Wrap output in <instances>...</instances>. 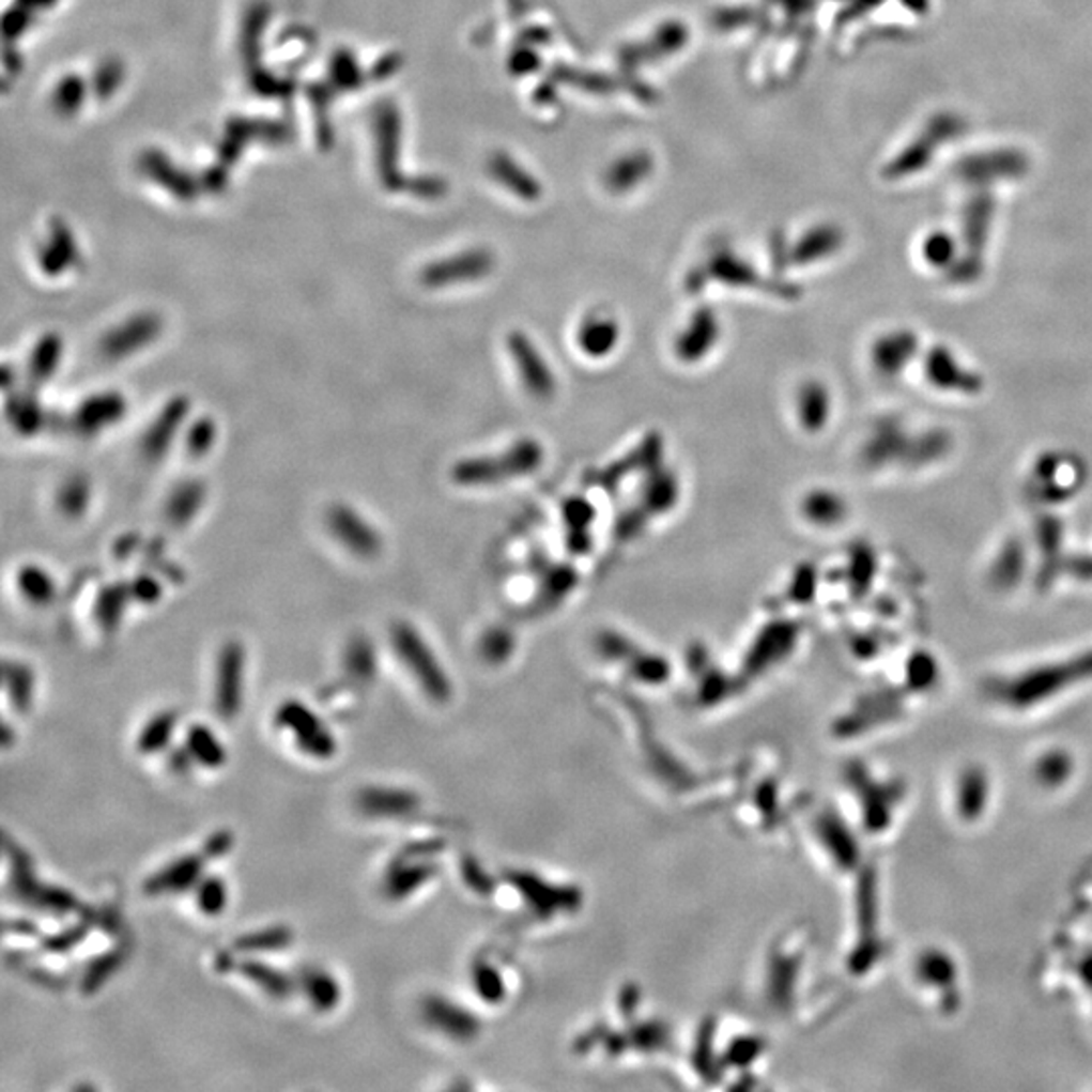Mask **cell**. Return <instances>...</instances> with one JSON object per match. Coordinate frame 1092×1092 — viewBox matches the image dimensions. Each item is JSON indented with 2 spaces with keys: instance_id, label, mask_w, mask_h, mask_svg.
Listing matches in <instances>:
<instances>
[{
  "instance_id": "obj_39",
  "label": "cell",
  "mask_w": 1092,
  "mask_h": 1092,
  "mask_svg": "<svg viewBox=\"0 0 1092 1092\" xmlns=\"http://www.w3.org/2000/svg\"><path fill=\"white\" fill-rule=\"evenodd\" d=\"M567 510V508H565ZM593 519V508L587 502H571L569 504V510H567V520L573 524L574 528L583 530L587 528V522Z\"/></svg>"
},
{
  "instance_id": "obj_35",
  "label": "cell",
  "mask_w": 1092,
  "mask_h": 1092,
  "mask_svg": "<svg viewBox=\"0 0 1092 1092\" xmlns=\"http://www.w3.org/2000/svg\"><path fill=\"white\" fill-rule=\"evenodd\" d=\"M217 437V426L213 419H199L186 435V449L190 456H204L213 449Z\"/></svg>"
},
{
  "instance_id": "obj_16",
  "label": "cell",
  "mask_w": 1092,
  "mask_h": 1092,
  "mask_svg": "<svg viewBox=\"0 0 1092 1092\" xmlns=\"http://www.w3.org/2000/svg\"><path fill=\"white\" fill-rule=\"evenodd\" d=\"M576 347L589 358H607L617 351L621 340V328L615 318L610 316H589L576 328Z\"/></svg>"
},
{
  "instance_id": "obj_21",
  "label": "cell",
  "mask_w": 1092,
  "mask_h": 1092,
  "mask_svg": "<svg viewBox=\"0 0 1092 1092\" xmlns=\"http://www.w3.org/2000/svg\"><path fill=\"white\" fill-rule=\"evenodd\" d=\"M4 692L13 708L25 714L35 701V672L19 660L4 662Z\"/></svg>"
},
{
  "instance_id": "obj_29",
  "label": "cell",
  "mask_w": 1092,
  "mask_h": 1092,
  "mask_svg": "<svg viewBox=\"0 0 1092 1092\" xmlns=\"http://www.w3.org/2000/svg\"><path fill=\"white\" fill-rule=\"evenodd\" d=\"M92 502V486L83 476H74L59 488L57 508L67 519H79L86 514Z\"/></svg>"
},
{
  "instance_id": "obj_31",
  "label": "cell",
  "mask_w": 1092,
  "mask_h": 1092,
  "mask_svg": "<svg viewBox=\"0 0 1092 1092\" xmlns=\"http://www.w3.org/2000/svg\"><path fill=\"white\" fill-rule=\"evenodd\" d=\"M9 417L17 431L25 435H33L41 429L45 413L39 405L37 397L25 395V397H15L13 405L9 407Z\"/></svg>"
},
{
  "instance_id": "obj_38",
  "label": "cell",
  "mask_w": 1092,
  "mask_h": 1092,
  "mask_svg": "<svg viewBox=\"0 0 1092 1092\" xmlns=\"http://www.w3.org/2000/svg\"><path fill=\"white\" fill-rule=\"evenodd\" d=\"M233 846V833L222 830V832L213 833L206 842H204L203 852L209 860H217L225 853H229Z\"/></svg>"
},
{
  "instance_id": "obj_34",
  "label": "cell",
  "mask_w": 1092,
  "mask_h": 1092,
  "mask_svg": "<svg viewBox=\"0 0 1092 1092\" xmlns=\"http://www.w3.org/2000/svg\"><path fill=\"white\" fill-rule=\"evenodd\" d=\"M646 498L656 512H666L667 508L678 501V481L672 474L651 478Z\"/></svg>"
},
{
  "instance_id": "obj_7",
  "label": "cell",
  "mask_w": 1092,
  "mask_h": 1092,
  "mask_svg": "<svg viewBox=\"0 0 1092 1092\" xmlns=\"http://www.w3.org/2000/svg\"><path fill=\"white\" fill-rule=\"evenodd\" d=\"M247 656L240 642H227L215 666V708L219 717L231 721L240 714L245 696Z\"/></svg>"
},
{
  "instance_id": "obj_13",
  "label": "cell",
  "mask_w": 1092,
  "mask_h": 1092,
  "mask_svg": "<svg viewBox=\"0 0 1092 1092\" xmlns=\"http://www.w3.org/2000/svg\"><path fill=\"white\" fill-rule=\"evenodd\" d=\"M356 808L371 819H399L419 808V797L401 787L371 785L358 791Z\"/></svg>"
},
{
  "instance_id": "obj_17",
  "label": "cell",
  "mask_w": 1092,
  "mask_h": 1092,
  "mask_svg": "<svg viewBox=\"0 0 1092 1092\" xmlns=\"http://www.w3.org/2000/svg\"><path fill=\"white\" fill-rule=\"evenodd\" d=\"M297 989L318 1014H330L342 1001V985L322 967H306L297 975Z\"/></svg>"
},
{
  "instance_id": "obj_3",
  "label": "cell",
  "mask_w": 1092,
  "mask_h": 1092,
  "mask_svg": "<svg viewBox=\"0 0 1092 1092\" xmlns=\"http://www.w3.org/2000/svg\"><path fill=\"white\" fill-rule=\"evenodd\" d=\"M390 644L399 662L407 667L409 674L421 686L427 698L435 703H445L451 694V685L444 666L435 658L433 649L429 648L426 637L409 621H399L390 630Z\"/></svg>"
},
{
  "instance_id": "obj_27",
  "label": "cell",
  "mask_w": 1092,
  "mask_h": 1092,
  "mask_svg": "<svg viewBox=\"0 0 1092 1092\" xmlns=\"http://www.w3.org/2000/svg\"><path fill=\"white\" fill-rule=\"evenodd\" d=\"M19 591L29 603L33 605H47L53 601L57 587L53 576L41 569L39 565H27L19 571L17 576Z\"/></svg>"
},
{
  "instance_id": "obj_33",
  "label": "cell",
  "mask_w": 1092,
  "mask_h": 1092,
  "mask_svg": "<svg viewBox=\"0 0 1092 1092\" xmlns=\"http://www.w3.org/2000/svg\"><path fill=\"white\" fill-rule=\"evenodd\" d=\"M828 399L824 397V390L819 387H805L799 395V417L803 421L805 427H819L824 417H826V411H828Z\"/></svg>"
},
{
  "instance_id": "obj_2",
  "label": "cell",
  "mask_w": 1092,
  "mask_h": 1092,
  "mask_svg": "<svg viewBox=\"0 0 1092 1092\" xmlns=\"http://www.w3.org/2000/svg\"><path fill=\"white\" fill-rule=\"evenodd\" d=\"M4 850L9 856V892L11 896L25 907L37 912H47L51 917H70L81 912L83 905L72 890L61 889L57 885H45L35 872L31 856L20 848L19 844L4 837Z\"/></svg>"
},
{
  "instance_id": "obj_42",
  "label": "cell",
  "mask_w": 1092,
  "mask_h": 1092,
  "mask_svg": "<svg viewBox=\"0 0 1092 1092\" xmlns=\"http://www.w3.org/2000/svg\"><path fill=\"white\" fill-rule=\"evenodd\" d=\"M11 928H15L13 933H19V935H29V937H33V935L37 933V926L33 925V923H29V921H22V919H17L15 923L6 921V930H11Z\"/></svg>"
},
{
  "instance_id": "obj_20",
  "label": "cell",
  "mask_w": 1092,
  "mask_h": 1092,
  "mask_svg": "<svg viewBox=\"0 0 1092 1092\" xmlns=\"http://www.w3.org/2000/svg\"><path fill=\"white\" fill-rule=\"evenodd\" d=\"M206 501V488L203 481L188 480L179 483L167 502V519L174 526H185L197 519Z\"/></svg>"
},
{
  "instance_id": "obj_19",
  "label": "cell",
  "mask_w": 1092,
  "mask_h": 1092,
  "mask_svg": "<svg viewBox=\"0 0 1092 1092\" xmlns=\"http://www.w3.org/2000/svg\"><path fill=\"white\" fill-rule=\"evenodd\" d=\"M185 747L186 751L190 753V757L195 759V763L201 765L204 769H213V771L221 769L222 765L229 759L227 757V749L222 747V742L215 735V730L211 726L203 724V722L190 724L186 728Z\"/></svg>"
},
{
  "instance_id": "obj_23",
  "label": "cell",
  "mask_w": 1092,
  "mask_h": 1092,
  "mask_svg": "<svg viewBox=\"0 0 1092 1092\" xmlns=\"http://www.w3.org/2000/svg\"><path fill=\"white\" fill-rule=\"evenodd\" d=\"M63 358V340L59 334H45L29 356L31 383L45 385L59 371Z\"/></svg>"
},
{
  "instance_id": "obj_26",
  "label": "cell",
  "mask_w": 1092,
  "mask_h": 1092,
  "mask_svg": "<svg viewBox=\"0 0 1092 1092\" xmlns=\"http://www.w3.org/2000/svg\"><path fill=\"white\" fill-rule=\"evenodd\" d=\"M124 962H126V951L116 947L88 963V967L81 973L83 994L92 996L95 991H99L106 983L110 982L111 975H116L122 969Z\"/></svg>"
},
{
  "instance_id": "obj_18",
  "label": "cell",
  "mask_w": 1092,
  "mask_h": 1092,
  "mask_svg": "<svg viewBox=\"0 0 1092 1092\" xmlns=\"http://www.w3.org/2000/svg\"><path fill=\"white\" fill-rule=\"evenodd\" d=\"M424 1018L431 1028L456 1040L472 1037L476 1032L474 1018L465 1010L444 998H429L424 1001Z\"/></svg>"
},
{
  "instance_id": "obj_37",
  "label": "cell",
  "mask_w": 1092,
  "mask_h": 1092,
  "mask_svg": "<svg viewBox=\"0 0 1092 1092\" xmlns=\"http://www.w3.org/2000/svg\"><path fill=\"white\" fill-rule=\"evenodd\" d=\"M803 510H805V514L810 519L819 520V522H824V520L828 522V520H832L837 514L832 496H824V494L808 496V501L803 504Z\"/></svg>"
},
{
  "instance_id": "obj_24",
  "label": "cell",
  "mask_w": 1092,
  "mask_h": 1092,
  "mask_svg": "<svg viewBox=\"0 0 1092 1092\" xmlns=\"http://www.w3.org/2000/svg\"><path fill=\"white\" fill-rule=\"evenodd\" d=\"M294 941V933L283 925L265 926L241 935L235 941V951L243 955H267L288 949Z\"/></svg>"
},
{
  "instance_id": "obj_32",
  "label": "cell",
  "mask_w": 1092,
  "mask_h": 1092,
  "mask_svg": "<svg viewBox=\"0 0 1092 1092\" xmlns=\"http://www.w3.org/2000/svg\"><path fill=\"white\" fill-rule=\"evenodd\" d=\"M483 265H486V261L472 260V258L470 260L456 261V263L451 261L447 265L431 270L426 276V281L431 283V286H445V283L458 281V279L476 278V276L483 274Z\"/></svg>"
},
{
  "instance_id": "obj_15",
  "label": "cell",
  "mask_w": 1092,
  "mask_h": 1092,
  "mask_svg": "<svg viewBox=\"0 0 1092 1092\" xmlns=\"http://www.w3.org/2000/svg\"><path fill=\"white\" fill-rule=\"evenodd\" d=\"M235 969L243 980L256 985L270 1000H288L296 987V982L288 973L270 963L261 962L258 955H243Z\"/></svg>"
},
{
  "instance_id": "obj_28",
  "label": "cell",
  "mask_w": 1092,
  "mask_h": 1092,
  "mask_svg": "<svg viewBox=\"0 0 1092 1092\" xmlns=\"http://www.w3.org/2000/svg\"><path fill=\"white\" fill-rule=\"evenodd\" d=\"M195 905L201 914L215 919L229 907V887L219 874H204L195 887Z\"/></svg>"
},
{
  "instance_id": "obj_8",
  "label": "cell",
  "mask_w": 1092,
  "mask_h": 1092,
  "mask_svg": "<svg viewBox=\"0 0 1092 1092\" xmlns=\"http://www.w3.org/2000/svg\"><path fill=\"white\" fill-rule=\"evenodd\" d=\"M163 334V320L158 314H136L104 334L99 351L110 360H124L138 352L147 351Z\"/></svg>"
},
{
  "instance_id": "obj_4",
  "label": "cell",
  "mask_w": 1092,
  "mask_h": 1092,
  "mask_svg": "<svg viewBox=\"0 0 1092 1092\" xmlns=\"http://www.w3.org/2000/svg\"><path fill=\"white\" fill-rule=\"evenodd\" d=\"M274 726L292 735L299 753L314 760H330L338 753L333 730L308 704L290 698L279 704L274 714Z\"/></svg>"
},
{
  "instance_id": "obj_25",
  "label": "cell",
  "mask_w": 1092,
  "mask_h": 1092,
  "mask_svg": "<svg viewBox=\"0 0 1092 1092\" xmlns=\"http://www.w3.org/2000/svg\"><path fill=\"white\" fill-rule=\"evenodd\" d=\"M344 672L356 685H371L376 676V649L367 637H352L344 649Z\"/></svg>"
},
{
  "instance_id": "obj_36",
  "label": "cell",
  "mask_w": 1092,
  "mask_h": 1092,
  "mask_svg": "<svg viewBox=\"0 0 1092 1092\" xmlns=\"http://www.w3.org/2000/svg\"><path fill=\"white\" fill-rule=\"evenodd\" d=\"M86 935H88V925H86V923H79V925L67 928V930H65V933H61V935H56V937L45 939V941H43V947H45L47 951H51V953H65V951L74 949L75 944L79 943V941H83V939H86Z\"/></svg>"
},
{
  "instance_id": "obj_30",
  "label": "cell",
  "mask_w": 1092,
  "mask_h": 1092,
  "mask_svg": "<svg viewBox=\"0 0 1092 1092\" xmlns=\"http://www.w3.org/2000/svg\"><path fill=\"white\" fill-rule=\"evenodd\" d=\"M128 597H132V593L126 591L124 587H111L99 595L95 603V621L102 630L111 633L120 628Z\"/></svg>"
},
{
  "instance_id": "obj_40",
  "label": "cell",
  "mask_w": 1092,
  "mask_h": 1092,
  "mask_svg": "<svg viewBox=\"0 0 1092 1092\" xmlns=\"http://www.w3.org/2000/svg\"><path fill=\"white\" fill-rule=\"evenodd\" d=\"M130 593L132 597L140 599L142 603H154V601H156V599L160 597V591H158V585H154V583L150 581L149 576H142V579H138V581H136V585H134V589H132Z\"/></svg>"
},
{
  "instance_id": "obj_10",
  "label": "cell",
  "mask_w": 1092,
  "mask_h": 1092,
  "mask_svg": "<svg viewBox=\"0 0 1092 1092\" xmlns=\"http://www.w3.org/2000/svg\"><path fill=\"white\" fill-rule=\"evenodd\" d=\"M206 862L209 858L204 852L179 856L147 878L144 892L150 896H170L195 890L204 876Z\"/></svg>"
},
{
  "instance_id": "obj_1",
  "label": "cell",
  "mask_w": 1092,
  "mask_h": 1092,
  "mask_svg": "<svg viewBox=\"0 0 1092 1092\" xmlns=\"http://www.w3.org/2000/svg\"><path fill=\"white\" fill-rule=\"evenodd\" d=\"M542 463L544 449L540 442L533 437H522L501 453L470 458L456 463L451 470V480L465 488L496 486L530 476L540 470Z\"/></svg>"
},
{
  "instance_id": "obj_6",
  "label": "cell",
  "mask_w": 1092,
  "mask_h": 1092,
  "mask_svg": "<svg viewBox=\"0 0 1092 1092\" xmlns=\"http://www.w3.org/2000/svg\"><path fill=\"white\" fill-rule=\"evenodd\" d=\"M508 354L526 393L538 401H551L556 393L555 371L549 367L544 354L538 351L533 338L520 330L510 334Z\"/></svg>"
},
{
  "instance_id": "obj_22",
  "label": "cell",
  "mask_w": 1092,
  "mask_h": 1092,
  "mask_svg": "<svg viewBox=\"0 0 1092 1092\" xmlns=\"http://www.w3.org/2000/svg\"><path fill=\"white\" fill-rule=\"evenodd\" d=\"M176 722H179V714L174 710H160L144 722V726L138 733V741H136V749L140 751V755L152 757V755L167 751L172 742V737H174Z\"/></svg>"
},
{
  "instance_id": "obj_5",
  "label": "cell",
  "mask_w": 1092,
  "mask_h": 1092,
  "mask_svg": "<svg viewBox=\"0 0 1092 1092\" xmlns=\"http://www.w3.org/2000/svg\"><path fill=\"white\" fill-rule=\"evenodd\" d=\"M326 526L334 540L351 555L374 558L383 551L381 533L349 504H333L326 512Z\"/></svg>"
},
{
  "instance_id": "obj_11",
  "label": "cell",
  "mask_w": 1092,
  "mask_h": 1092,
  "mask_svg": "<svg viewBox=\"0 0 1092 1092\" xmlns=\"http://www.w3.org/2000/svg\"><path fill=\"white\" fill-rule=\"evenodd\" d=\"M128 411V401L122 393H97L75 409L74 427L81 435H97L118 426Z\"/></svg>"
},
{
  "instance_id": "obj_14",
  "label": "cell",
  "mask_w": 1092,
  "mask_h": 1092,
  "mask_svg": "<svg viewBox=\"0 0 1092 1092\" xmlns=\"http://www.w3.org/2000/svg\"><path fill=\"white\" fill-rule=\"evenodd\" d=\"M190 403L186 397H174L168 401L165 409H160L158 417L150 424L149 431L144 433L142 449L149 456V460H160L172 447V442L181 427L185 426Z\"/></svg>"
},
{
  "instance_id": "obj_9",
  "label": "cell",
  "mask_w": 1092,
  "mask_h": 1092,
  "mask_svg": "<svg viewBox=\"0 0 1092 1092\" xmlns=\"http://www.w3.org/2000/svg\"><path fill=\"white\" fill-rule=\"evenodd\" d=\"M435 876V864L429 856L401 850L383 876V892L389 901H405Z\"/></svg>"
},
{
  "instance_id": "obj_41",
  "label": "cell",
  "mask_w": 1092,
  "mask_h": 1092,
  "mask_svg": "<svg viewBox=\"0 0 1092 1092\" xmlns=\"http://www.w3.org/2000/svg\"><path fill=\"white\" fill-rule=\"evenodd\" d=\"M168 763H170V769H172L174 773L185 775V773L190 771V765H195V759L190 757V753L186 751L185 747V749H181V751H172V755H170V760H168Z\"/></svg>"
},
{
  "instance_id": "obj_12",
  "label": "cell",
  "mask_w": 1092,
  "mask_h": 1092,
  "mask_svg": "<svg viewBox=\"0 0 1092 1092\" xmlns=\"http://www.w3.org/2000/svg\"><path fill=\"white\" fill-rule=\"evenodd\" d=\"M719 340H721L719 318L710 310H701L692 316L685 330L676 336L674 352L682 363L692 365L714 351Z\"/></svg>"
}]
</instances>
